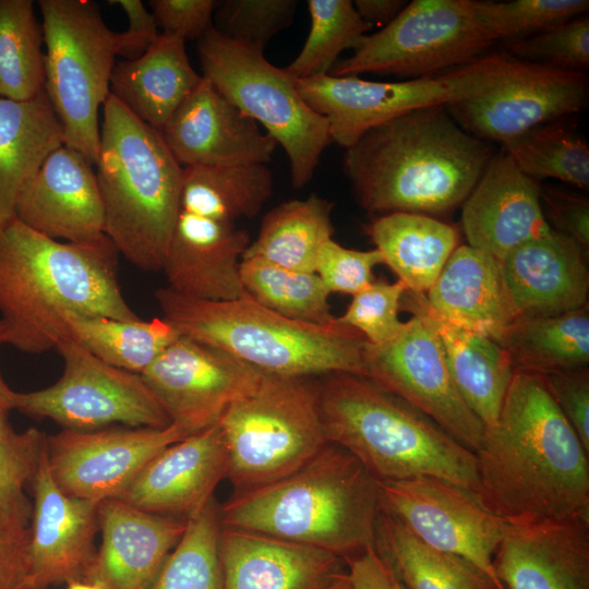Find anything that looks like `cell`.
Segmentation results:
<instances>
[{
  "label": "cell",
  "mask_w": 589,
  "mask_h": 589,
  "mask_svg": "<svg viewBox=\"0 0 589 589\" xmlns=\"http://www.w3.org/2000/svg\"><path fill=\"white\" fill-rule=\"evenodd\" d=\"M474 455L476 496L508 524L589 520V453L542 374L514 372Z\"/></svg>",
  "instance_id": "6da1fadb"
},
{
  "label": "cell",
  "mask_w": 589,
  "mask_h": 589,
  "mask_svg": "<svg viewBox=\"0 0 589 589\" xmlns=\"http://www.w3.org/2000/svg\"><path fill=\"white\" fill-rule=\"evenodd\" d=\"M109 238L61 242L14 218L0 230V320L7 344L33 354L68 338L72 317L135 320Z\"/></svg>",
  "instance_id": "7a4b0ae2"
},
{
  "label": "cell",
  "mask_w": 589,
  "mask_h": 589,
  "mask_svg": "<svg viewBox=\"0 0 589 589\" xmlns=\"http://www.w3.org/2000/svg\"><path fill=\"white\" fill-rule=\"evenodd\" d=\"M492 156L489 142L433 106L368 130L346 148L342 170L366 212L437 218L462 205Z\"/></svg>",
  "instance_id": "3957f363"
},
{
  "label": "cell",
  "mask_w": 589,
  "mask_h": 589,
  "mask_svg": "<svg viewBox=\"0 0 589 589\" xmlns=\"http://www.w3.org/2000/svg\"><path fill=\"white\" fill-rule=\"evenodd\" d=\"M380 481L328 443L292 473L235 492L219 506L225 527L318 548L348 560L374 546Z\"/></svg>",
  "instance_id": "277c9868"
},
{
  "label": "cell",
  "mask_w": 589,
  "mask_h": 589,
  "mask_svg": "<svg viewBox=\"0 0 589 589\" xmlns=\"http://www.w3.org/2000/svg\"><path fill=\"white\" fill-rule=\"evenodd\" d=\"M318 409L328 443L351 454L377 481L429 476L477 493L474 452L368 377L323 375Z\"/></svg>",
  "instance_id": "5b68a950"
},
{
  "label": "cell",
  "mask_w": 589,
  "mask_h": 589,
  "mask_svg": "<svg viewBox=\"0 0 589 589\" xmlns=\"http://www.w3.org/2000/svg\"><path fill=\"white\" fill-rule=\"evenodd\" d=\"M95 166L105 235L137 268L161 271L180 211L182 167L160 131L112 94L103 106Z\"/></svg>",
  "instance_id": "8992f818"
},
{
  "label": "cell",
  "mask_w": 589,
  "mask_h": 589,
  "mask_svg": "<svg viewBox=\"0 0 589 589\" xmlns=\"http://www.w3.org/2000/svg\"><path fill=\"white\" fill-rule=\"evenodd\" d=\"M166 318L179 333L219 348L262 373L279 376H364L366 340L336 321L316 325L284 317L248 294L229 301L193 298L169 287L155 291Z\"/></svg>",
  "instance_id": "52a82bcc"
},
{
  "label": "cell",
  "mask_w": 589,
  "mask_h": 589,
  "mask_svg": "<svg viewBox=\"0 0 589 589\" xmlns=\"http://www.w3.org/2000/svg\"><path fill=\"white\" fill-rule=\"evenodd\" d=\"M313 378L263 373L257 386L226 410L218 424L235 492L292 473L328 444Z\"/></svg>",
  "instance_id": "ba28073f"
},
{
  "label": "cell",
  "mask_w": 589,
  "mask_h": 589,
  "mask_svg": "<svg viewBox=\"0 0 589 589\" xmlns=\"http://www.w3.org/2000/svg\"><path fill=\"white\" fill-rule=\"evenodd\" d=\"M45 44V92L64 144L96 165L99 109L110 94L116 32L89 0H39Z\"/></svg>",
  "instance_id": "9c48e42d"
},
{
  "label": "cell",
  "mask_w": 589,
  "mask_h": 589,
  "mask_svg": "<svg viewBox=\"0 0 589 589\" xmlns=\"http://www.w3.org/2000/svg\"><path fill=\"white\" fill-rule=\"evenodd\" d=\"M197 53L203 76L281 146L292 187L306 185L330 139L326 119L302 99L294 80L263 51L214 28L197 40Z\"/></svg>",
  "instance_id": "30bf717a"
},
{
  "label": "cell",
  "mask_w": 589,
  "mask_h": 589,
  "mask_svg": "<svg viewBox=\"0 0 589 589\" xmlns=\"http://www.w3.org/2000/svg\"><path fill=\"white\" fill-rule=\"evenodd\" d=\"M518 61L508 53H493L437 75L400 82L326 74L294 83L310 108L326 119L330 142L346 149L390 119L484 93L507 77Z\"/></svg>",
  "instance_id": "8fae6325"
},
{
  "label": "cell",
  "mask_w": 589,
  "mask_h": 589,
  "mask_svg": "<svg viewBox=\"0 0 589 589\" xmlns=\"http://www.w3.org/2000/svg\"><path fill=\"white\" fill-rule=\"evenodd\" d=\"M494 43L478 19L473 0H414L389 24L365 35L329 74L433 76L474 62Z\"/></svg>",
  "instance_id": "7c38bea8"
},
{
  "label": "cell",
  "mask_w": 589,
  "mask_h": 589,
  "mask_svg": "<svg viewBox=\"0 0 589 589\" xmlns=\"http://www.w3.org/2000/svg\"><path fill=\"white\" fill-rule=\"evenodd\" d=\"M56 349L63 361L59 380L41 389L16 392L14 409L75 431L171 424L141 374L112 366L69 338Z\"/></svg>",
  "instance_id": "4fadbf2b"
},
{
  "label": "cell",
  "mask_w": 589,
  "mask_h": 589,
  "mask_svg": "<svg viewBox=\"0 0 589 589\" xmlns=\"http://www.w3.org/2000/svg\"><path fill=\"white\" fill-rule=\"evenodd\" d=\"M401 332L382 345L365 342L364 377L405 399L472 452L484 426L467 406L450 375L442 340L419 311Z\"/></svg>",
  "instance_id": "5bb4252c"
},
{
  "label": "cell",
  "mask_w": 589,
  "mask_h": 589,
  "mask_svg": "<svg viewBox=\"0 0 589 589\" xmlns=\"http://www.w3.org/2000/svg\"><path fill=\"white\" fill-rule=\"evenodd\" d=\"M380 492L383 507L423 543L467 560L505 589L493 557L512 525L483 506L473 492L429 476L383 481Z\"/></svg>",
  "instance_id": "9a60e30c"
},
{
  "label": "cell",
  "mask_w": 589,
  "mask_h": 589,
  "mask_svg": "<svg viewBox=\"0 0 589 589\" xmlns=\"http://www.w3.org/2000/svg\"><path fill=\"white\" fill-rule=\"evenodd\" d=\"M141 376L170 422L190 436L217 424L263 373L219 348L179 336Z\"/></svg>",
  "instance_id": "2e32d148"
},
{
  "label": "cell",
  "mask_w": 589,
  "mask_h": 589,
  "mask_svg": "<svg viewBox=\"0 0 589 589\" xmlns=\"http://www.w3.org/2000/svg\"><path fill=\"white\" fill-rule=\"evenodd\" d=\"M187 436L173 423L161 429H62L46 435L45 454L55 482L65 494L100 503L119 498L156 455Z\"/></svg>",
  "instance_id": "e0dca14e"
},
{
  "label": "cell",
  "mask_w": 589,
  "mask_h": 589,
  "mask_svg": "<svg viewBox=\"0 0 589 589\" xmlns=\"http://www.w3.org/2000/svg\"><path fill=\"white\" fill-rule=\"evenodd\" d=\"M588 92L585 72L519 60L502 82L446 109L469 134L503 144L530 129L579 112L587 104Z\"/></svg>",
  "instance_id": "ac0fdd59"
},
{
  "label": "cell",
  "mask_w": 589,
  "mask_h": 589,
  "mask_svg": "<svg viewBox=\"0 0 589 589\" xmlns=\"http://www.w3.org/2000/svg\"><path fill=\"white\" fill-rule=\"evenodd\" d=\"M31 486L25 589L85 580L96 554L99 503L65 494L50 473L45 449Z\"/></svg>",
  "instance_id": "d6986e66"
},
{
  "label": "cell",
  "mask_w": 589,
  "mask_h": 589,
  "mask_svg": "<svg viewBox=\"0 0 589 589\" xmlns=\"http://www.w3.org/2000/svg\"><path fill=\"white\" fill-rule=\"evenodd\" d=\"M160 133L181 167L266 165L277 145L203 75Z\"/></svg>",
  "instance_id": "ffe728a7"
},
{
  "label": "cell",
  "mask_w": 589,
  "mask_h": 589,
  "mask_svg": "<svg viewBox=\"0 0 589 589\" xmlns=\"http://www.w3.org/2000/svg\"><path fill=\"white\" fill-rule=\"evenodd\" d=\"M15 218L55 240L105 238V208L93 165L65 144L56 148L19 195Z\"/></svg>",
  "instance_id": "44dd1931"
},
{
  "label": "cell",
  "mask_w": 589,
  "mask_h": 589,
  "mask_svg": "<svg viewBox=\"0 0 589 589\" xmlns=\"http://www.w3.org/2000/svg\"><path fill=\"white\" fill-rule=\"evenodd\" d=\"M588 257L552 228L506 253L498 262L513 322L587 306Z\"/></svg>",
  "instance_id": "7402d4cb"
},
{
  "label": "cell",
  "mask_w": 589,
  "mask_h": 589,
  "mask_svg": "<svg viewBox=\"0 0 589 589\" xmlns=\"http://www.w3.org/2000/svg\"><path fill=\"white\" fill-rule=\"evenodd\" d=\"M542 187L502 149L493 154L461 205L468 245L497 260L551 230L541 204Z\"/></svg>",
  "instance_id": "603a6c76"
},
{
  "label": "cell",
  "mask_w": 589,
  "mask_h": 589,
  "mask_svg": "<svg viewBox=\"0 0 589 589\" xmlns=\"http://www.w3.org/2000/svg\"><path fill=\"white\" fill-rule=\"evenodd\" d=\"M227 470V450L217 423L161 450L119 498L144 512L188 519L214 497Z\"/></svg>",
  "instance_id": "cb8c5ba5"
},
{
  "label": "cell",
  "mask_w": 589,
  "mask_h": 589,
  "mask_svg": "<svg viewBox=\"0 0 589 589\" xmlns=\"http://www.w3.org/2000/svg\"><path fill=\"white\" fill-rule=\"evenodd\" d=\"M185 527L184 518L144 512L120 498L100 502L101 544L85 581L104 589H146Z\"/></svg>",
  "instance_id": "d4e9b609"
},
{
  "label": "cell",
  "mask_w": 589,
  "mask_h": 589,
  "mask_svg": "<svg viewBox=\"0 0 589 589\" xmlns=\"http://www.w3.org/2000/svg\"><path fill=\"white\" fill-rule=\"evenodd\" d=\"M250 242L235 223L180 209L161 269L167 287L205 300L244 297L240 264Z\"/></svg>",
  "instance_id": "484cf974"
},
{
  "label": "cell",
  "mask_w": 589,
  "mask_h": 589,
  "mask_svg": "<svg viewBox=\"0 0 589 589\" xmlns=\"http://www.w3.org/2000/svg\"><path fill=\"white\" fill-rule=\"evenodd\" d=\"M493 566L505 589H589V520L512 525Z\"/></svg>",
  "instance_id": "4316f807"
},
{
  "label": "cell",
  "mask_w": 589,
  "mask_h": 589,
  "mask_svg": "<svg viewBox=\"0 0 589 589\" xmlns=\"http://www.w3.org/2000/svg\"><path fill=\"white\" fill-rule=\"evenodd\" d=\"M225 589H328L342 558L322 549L221 526Z\"/></svg>",
  "instance_id": "83f0119b"
},
{
  "label": "cell",
  "mask_w": 589,
  "mask_h": 589,
  "mask_svg": "<svg viewBox=\"0 0 589 589\" xmlns=\"http://www.w3.org/2000/svg\"><path fill=\"white\" fill-rule=\"evenodd\" d=\"M424 297L441 318L497 342L513 323L498 260L468 244L454 250Z\"/></svg>",
  "instance_id": "f1b7e54d"
},
{
  "label": "cell",
  "mask_w": 589,
  "mask_h": 589,
  "mask_svg": "<svg viewBox=\"0 0 589 589\" xmlns=\"http://www.w3.org/2000/svg\"><path fill=\"white\" fill-rule=\"evenodd\" d=\"M401 306L421 312L431 322L460 396L484 429L493 426L515 372L502 346L483 334L441 318L429 308L424 294L406 291Z\"/></svg>",
  "instance_id": "f546056e"
},
{
  "label": "cell",
  "mask_w": 589,
  "mask_h": 589,
  "mask_svg": "<svg viewBox=\"0 0 589 589\" xmlns=\"http://www.w3.org/2000/svg\"><path fill=\"white\" fill-rule=\"evenodd\" d=\"M184 43L177 35L159 33L140 58L120 61L112 69L110 94L158 131L202 79Z\"/></svg>",
  "instance_id": "4dcf8cb0"
},
{
  "label": "cell",
  "mask_w": 589,
  "mask_h": 589,
  "mask_svg": "<svg viewBox=\"0 0 589 589\" xmlns=\"http://www.w3.org/2000/svg\"><path fill=\"white\" fill-rule=\"evenodd\" d=\"M63 144L61 124L45 89L29 100L0 97V230L15 218L24 187Z\"/></svg>",
  "instance_id": "1f68e13d"
},
{
  "label": "cell",
  "mask_w": 589,
  "mask_h": 589,
  "mask_svg": "<svg viewBox=\"0 0 589 589\" xmlns=\"http://www.w3.org/2000/svg\"><path fill=\"white\" fill-rule=\"evenodd\" d=\"M407 291L425 294L458 247V230L438 218L413 213L376 216L364 228Z\"/></svg>",
  "instance_id": "d6a6232c"
},
{
  "label": "cell",
  "mask_w": 589,
  "mask_h": 589,
  "mask_svg": "<svg viewBox=\"0 0 589 589\" xmlns=\"http://www.w3.org/2000/svg\"><path fill=\"white\" fill-rule=\"evenodd\" d=\"M374 548L405 589H498L467 560L423 543L382 503Z\"/></svg>",
  "instance_id": "836d02e7"
},
{
  "label": "cell",
  "mask_w": 589,
  "mask_h": 589,
  "mask_svg": "<svg viewBox=\"0 0 589 589\" xmlns=\"http://www.w3.org/2000/svg\"><path fill=\"white\" fill-rule=\"evenodd\" d=\"M334 204L316 194L284 202L262 219L243 257H257L301 272H314L321 247L334 235Z\"/></svg>",
  "instance_id": "e575fe53"
},
{
  "label": "cell",
  "mask_w": 589,
  "mask_h": 589,
  "mask_svg": "<svg viewBox=\"0 0 589 589\" xmlns=\"http://www.w3.org/2000/svg\"><path fill=\"white\" fill-rule=\"evenodd\" d=\"M498 344L515 371L538 374L587 368L589 310L513 322Z\"/></svg>",
  "instance_id": "d590c367"
},
{
  "label": "cell",
  "mask_w": 589,
  "mask_h": 589,
  "mask_svg": "<svg viewBox=\"0 0 589 589\" xmlns=\"http://www.w3.org/2000/svg\"><path fill=\"white\" fill-rule=\"evenodd\" d=\"M272 192L263 164L182 167L180 209L235 223L256 216Z\"/></svg>",
  "instance_id": "8d00e7d4"
},
{
  "label": "cell",
  "mask_w": 589,
  "mask_h": 589,
  "mask_svg": "<svg viewBox=\"0 0 589 589\" xmlns=\"http://www.w3.org/2000/svg\"><path fill=\"white\" fill-rule=\"evenodd\" d=\"M179 333L163 316L118 320L76 316L68 321V338L101 361L141 374Z\"/></svg>",
  "instance_id": "74e56055"
},
{
  "label": "cell",
  "mask_w": 589,
  "mask_h": 589,
  "mask_svg": "<svg viewBox=\"0 0 589 589\" xmlns=\"http://www.w3.org/2000/svg\"><path fill=\"white\" fill-rule=\"evenodd\" d=\"M240 278L251 299L284 317L316 325L336 321L330 311V293L314 272L247 257L240 264Z\"/></svg>",
  "instance_id": "f35d334b"
},
{
  "label": "cell",
  "mask_w": 589,
  "mask_h": 589,
  "mask_svg": "<svg viewBox=\"0 0 589 589\" xmlns=\"http://www.w3.org/2000/svg\"><path fill=\"white\" fill-rule=\"evenodd\" d=\"M44 32L32 0H0V97L23 101L45 89Z\"/></svg>",
  "instance_id": "ab89813d"
},
{
  "label": "cell",
  "mask_w": 589,
  "mask_h": 589,
  "mask_svg": "<svg viewBox=\"0 0 589 589\" xmlns=\"http://www.w3.org/2000/svg\"><path fill=\"white\" fill-rule=\"evenodd\" d=\"M219 506L213 497L185 530L146 589H225Z\"/></svg>",
  "instance_id": "60d3db41"
},
{
  "label": "cell",
  "mask_w": 589,
  "mask_h": 589,
  "mask_svg": "<svg viewBox=\"0 0 589 589\" xmlns=\"http://www.w3.org/2000/svg\"><path fill=\"white\" fill-rule=\"evenodd\" d=\"M517 167L538 180L589 188V146L562 120L530 129L502 144Z\"/></svg>",
  "instance_id": "b9f144b4"
},
{
  "label": "cell",
  "mask_w": 589,
  "mask_h": 589,
  "mask_svg": "<svg viewBox=\"0 0 589 589\" xmlns=\"http://www.w3.org/2000/svg\"><path fill=\"white\" fill-rule=\"evenodd\" d=\"M310 31L294 60L284 68L304 80L329 74L340 53L357 49L373 27L357 13L350 0H308Z\"/></svg>",
  "instance_id": "7bdbcfd3"
},
{
  "label": "cell",
  "mask_w": 589,
  "mask_h": 589,
  "mask_svg": "<svg viewBox=\"0 0 589 589\" xmlns=\"http://www.w3.org/2000/svg\"><path fill=\"white\" fill-rule=\"evenodd\" d=\"M46 434L36 428L16 431L7 412H0V508L31 524L33 505L25 490L31 486L45 449Z\"/></svg>",
  "instance_id": "ee69618b"
},
{
  "label": "cell",
  "mask_w": 589,
  "mask_h": 589,
  "mask_svg": "<svg viewBox=\"0 0 589 589\" xmlns=\"http://www.w3.org/2000/svg\"><path fill=\"white\" fill-rule=\"evenodd\" d=\"M588 8V0L474 1L478 19L490 37L506 43L581 16Z\"/></svg>",
  "instance_id": "f6af8a7d"
},
{
  "label": "cell",
  "mask_w": 589,
  "mask_h": 589,
  "mask_svg": "<svg viewBox=\"0 0 589 589\" xmlns=\"http://www.w3.org/2000/svg\"><path fill=\"white\" fill-rule=\"evenodd\" d=\"M297 5L296 0H221L213 26L219 35L263 51L274 36L292 24Z\"/></svg>",
  "instance_id": "bcb514c9"
},
{
  "label": "cell",
  "mask_w": 589,
  "mask_h": 589,
  "mask_svg": "<svg viewBox=\"0 0 589 589\" xmlns=\"http://www.w3.org/2000/svg\"><path fill=\"white\" fill-rule=\"evenodd\" d=\"M513 58L567 71L589 67V20L578 16L536 35L507 41Z\"/></svg>",
  "instance_id": "7dc6e473"
},
{
  "label": "cell",
  "mask_w": 589,
  "mask_h": 589,
  "mask_svg": "<svg viewBox=\"0 0 589 589\" xmlns=\"http://www.w3.org/2000/svg\"><path fill=\"white\" fill-rule=\"evenodd\" d=\"M407 287L400 280H374L352 296L337 321L359 332L366 342L382 345L395 338L405 323L398 317Z\"/></svg>",
  "instance_id": "c3c4849f"
},
{
  "label": "cell",
  "mask_w": 589,
  "mask_h": 589,
  "mask_svg": "<svg viewBox=\"0 0 589 589\" xmlns=\"http://www.w3.org/2000/svg\"><path fill=\"white\" fill-rule=\"evenodd\" d=\"M383 259L376 249H349L332 238L321 247L314 273L330 294L353 296L375 280L373 269Z\"/></svg>",
  "instance_id": "681fc988"
},
{
  "label": "cell",
  "mask_w": 589,
  "mask_h": 589,
  "mask_svg": "<svg viewBox=\"0 0 589 589\" xmlns=\"http://www.w3.org/2000/svg\"><path fill=\"white\" fill-rule=\"evenodd\" d=\"M554 401L589 453V371L587 368L542 374Z\"/></svg>",
  "instance_id": "f907efd6"
},
{
  "label": "cell",
  "mask_w": 589,
  "mask_h": 589,
  "mask_svg": "<svg viewBox=\"0 0 589 589\" xmlns=\"http://www.w3.org/2000/svg\"><path fill=\"white\" fill-rule=\"evenodd\" d=\"M215 0H149L148 5L163 34L184 40L200 39L213 29Z\"/></svg>",
  "instance_id": "816d5d0a"
},
{
  "label": "cell",
  "mask_w": 589,
  "mask_h": 589,
  "mask_svg": "<svg viewBox=\"0 0 589 589\" xmlns=\"http://www.w3.org/2000/svg\"><path fill=\"white\" fill-rule=\"evenodd\" d=\"M541 204L545 219L555 231L574 240L589 256V200L566 190L541 189Z\"/></svg>",
  "instance_id": "f5cc1de1"
},
{
  "label": "cell",
  "mask_w": 589,
  "mask_h": 589,
  "mask_svg": "<svg viewBox=\"0 0 589 589\" xmlns=\"http://www.w3.org/2000/svg\"><path fill=\"white\" fill-rule=\"evenodd\" d=\"M29 525L0 508V589H25Z\"/></svg>",
  "instance_id": "db71d44e"
},
{
  "label": "cell",
  "mask_w": 589,
  "mask_h": 589,
  "mask_svg": "<svg viewBox=\"0 0 589 589\" xmlns=\"http://www.w3.org/2000/svg\"><path fill=\"white\" fill-rule=\"evenodd\" d=\"M125 13L129 25L124 32L116 33L117 55L125 60L140 58L158 37L155 19L141 0H111Z\"/></svg>",
  "instance_id": "11a10c76"
},
{
  "label": "cell",
  "mask_w": 589,
  "mask_h": 589,
  "mask_svg": "<svg viewBox=\"0 0 589 589\" xmlns=\"http://www.w3.org/2000/svg\"><path fill=\"white\" fill-rule=\"evenodd\" d=\"M350 589H405L374 546L346 560Z\"/></svg>",
  "instance_id": "9f6ffc18"
},
{
  "label": "cell",
  "mask_w": 589,
  "mask_h": 589,
  "mask_svg": "<svg viewBox=\"0 0 589 589\" xmlns=\"http://www.w3.org/2000/svg\"><path fill=\"white\" fill-rule=\"evenodd\" d=\"M359 16L372 27L389 24L406 7L404 0H356L352 1Z\"/></svg>",
  "instance_id": "6f0895ef"
},
{
  "label": "cell",
  "mask_w": 589,
  "mask_h": 589,
  "mask_svg": "<svg viewBox=\"0 0 589 589\" xmlns=\"http://www.w3.org/2000/svg\"><path fill=\"white\" fill-rule=\"evenodd\" d=\"M3 344H7L5 327L0 320V346ZM15 393L16 392L10 388L9 385L5 383L0 372V412L9 413L10 410L14 409Z\"/></svg>",
  "instance_id": "680465c9"
},
{
  "label": "cell",
  "mask_w": 589,
  "mask_h": 589,
  "mask_svg": "<svg viewBox=\"0 0 589 589\" xmlns=\"http://www.w3.org/2000/svg\"><path fill=\"white\" fill-rule=\"evenodd\" d=\"M328 589H350L348 573L342 572L330 585Z\"/></svg>",
  "instance_id": "91938a15"
},
{
  "label": "cell",
  "mask_w": 589,
  "mask_h": 589,
  "mask_svg": "<svg viewBox=\"0 0 589 589\" xmlns=\"http://www.w3.org/2000/svg\"><path fill=\"white\" fill-rule=\"evenodd\" d=\"M67 589H104L100 585L96 582L76 580L68 584Z\"/></svg>",
  "instance_id": "94428289"
}]
</instances>
